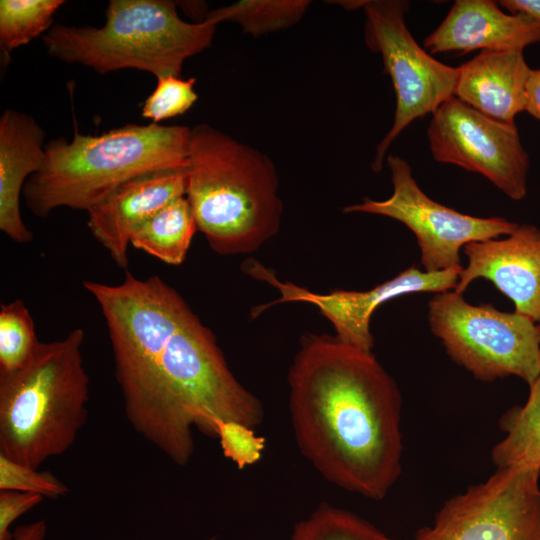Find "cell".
Listing matches in <instances>:
<instances>
[{"mask_svg": "<svg viewBox=\"0 0 540 540\" xmlns=\"http://www.w3.org/2000/svg\"><path fill=\"white\" fill-rule=\"evenodd\" d=\"M528 386L525 404L508 409L499 420L505 437L491 451L497 468L540 467V376Z\"/></svg>", "mask_w": 540, "mask_h": 540, "instance_id": "19", "label": "cell"}, {"mask_svg": "<svg viewBox=\"0 0 540 540\" xmlns=\"http://www.w3.org/2000/svg\"><path fill=\"white\" fill-rule=\"evenodd\" d=\"M290 540H394L358 515L320 504L294 525Z\"/></svg>", "mask_w": 540, "mask_h": 540, "instance_id": "22", "label": "cell"}, {"mask_svg": "<svg viewBox=\"0 0 540 540\" xmlns=\"http://www.w3.org/2000/svg\"><path fill=\"white\" fill-rule=\"evenodd\" d=\"M101 27L52 26L43 36L47 53L99 74L137 69L181 77L184 62L214 39L217 24L180 18L171 0H110Z\"/></svg>", "mask_w": 540, "mask_h": 540, "instance_id": "6", "label": "cell"}, {"mask_svg": "<svg viewBox=\"0 0 540 540\" xmlns=\"http://www.w3.org/2000/svg\"><path fill=\"white\" fill-rule=\"evenodd\" d=\"M190 132L184 125L127 124L50 140L42 168L24 186L25 204L40 218L60 207L88 211L136 176L187 167Z\"/></svg>", "mask_w": 540, "mask_h": 540, "instance_id": "4", "label": "cell"}, {"mask_svg": "<svg viewBox=\"0 0 540 540\" xmlns=\"http://www.w3.org/2000/svg\"><path fill=\"white\" fill-rule=\"evenodd\" d=\"M463 267L427 272L415 266L366 291L334 290L321 294L277 279L274 272L256 260H249L243 270L280 292V298L252 310L257 316L267 308L285 302H306L316 306L332 324L336 337L355 348L372 352L374 346L370 321L375 310L385 302L406 294L441 293L454 290Z\"/></svg>", "mask_w": 540, "mask_h": 540, "instance_id": "12", "label": "cell"}, {"mask_svg": "<svg viewBox=\"0 0 540 540\" xmlns=\"http://www.w3.org/2000/svg\"><path fill=\"white\" fill-rule=\"evenodd\" d=\"M34 321L20 299L0 307V373L23 367L37 347Z\"/></svg>", "mask_w": 540, "mask_h": 540, "instance_id": "23", "label": "cell"}, {"mask_svg": "<svg viewBox=\"0 0 540 540\" xmlns=\"http://www.w3.org/2000/svg\"><path fill=\"white\" fill-rule=\"evenodd\" d=\"M207 540H215V537H211V538H209V539H207Z\"/></svg>", "mask_w": 540, "mask_h": 540, "instance_id": "31", "label": "cell"}, {"mask_svg": "<svg viewBox=\"0 0 540 540\" xmlns=\"http://www.w3.org/2000/svg\"><path fill=\"white\" fill-rule=\"evenodd\" d=\"M427 136L437 162L483 175L514 201L526 196L530 160L515 124L487 117L453 96L432 114Z\"/></svg>", "mask_w": 540, "mask_h": 540, "instance_id": "11", "label": "cell"}, {"mask_svg": "<svg viewBox=\"0 0 540 540\" xmlns=\"http://www.w3.org/2000/svg\"><path fill=\"white\" fill-rule=\"evenodd\" d=\"M0 490L36 493L43 497L66 496L69 488L49 471L17 463L0 454Z\"/></svg>", "mask_w": 540, "mask_h": 540, "instance_id": "25", "label": "cell"}, {"mask_svg": "<svg viewBox=\"0 0 540 540\" xmlns=\"http://www.w3.org/2000/svg\"><path fill=\"white\" fill-rule=\"evenodd\" d=\"M194 77L183 79L177 76L157 78L152 93L144 100L141 115L152 123L160 122L185 114L197 101L194 90Z\"/></svg>", "mask_w": 540, "mask_h": 540, "instance_id": "24", "label": "cell"}, {"mask_svg": "<svg viewBox=\"0 0 540 540\" xmlns=\"http://www.w3.org/2000/svg\"><path fill=\"white\" fill-rule=\"evenodd\" d=\"M428 321L449 357L478 380L516 376L530 385L540 376V328L527 316L450 290L429 301Z\"/></svg>", "mask_w": 540, "mask_h": 540, "instance_id": "7", "label": "cell"}, {"mask_svg": "<svg viewBox=\"0 0 540 540\" xmlns=\"http://www.w3.org/2000/svg\"><path fill=\"white\" fill-rule=\"evenodd\" d=\"M524 111L540 121V68L530 71L525 87Z\"/></svg>", "mask_w": 540, "mask_h": 540, "instance_id": "28", "label": "cell"}, {"mask_svg": "<svg viewBox=\"0 0 540 540\" xmlns=\"http://www.w3.org/2000/svg\"><path fill=\"white\" fill-rule=\"evenodd\" d=\"M499 5L510 13H525L540 20V0H501Z\"/></svg>", "mask_w": 540, "mask_h": 540, "instance_id": "30", "label": "cell"}, {"mask_svg": "<svg viewBox=\"0 0 540 540\" xmlns=\"http://www.w3.org/2000/svg\"><path fill=\"white\" fill-rule=\"evenodd\" d=\"M84 339L75 328L61 340L40 341L23 367L0 373V454L38 469L74 444L88 418Z\"/></svg>", "mask_w": 540, "mask_h": 540, "instance_id": "5", "label": "cell"}, {"mask_svg": "<svg viewBox=\"0 0 540 540\" xmlns=\"http://www.w3.org/2000/svg\"><path fill=\"white\" fill-rule=\"evenodd\" d=\"M63 0H1L0 50L7 64L10 53L48 32Z\"/></svg>", "mask_w": 540, "mask_h": 540, "instance_id": "21", "label": "cell"}, {"mask_svg": "<svg viewBox=\"0 0 540 540\" xmlns=\"http://www.w3.org/2000/svg\"><path fill=\"white\" fill-rule=\"evenodd\" d=\"M538 325H539V328H540V323Z\"/></svg>", "mask_w": 540, "mask_h": 540, "instance_id": "32", "label": "cell"}, {"mask_svg": "<svg viewBox=\"0 0 540 540\" xmlns=\"http://www.w3.org/2000/svg\"><path fill=\"white\" fill-rule=\"evenodd\" d=\"M386 163L392 195L384 200L365 197L342 211L380 215L403 223L416 237L424 271L463 267L460 252L467 244L504 237L518 226L502 217L471 216L436 202L419 187L404 158L391 154L386 156Z\"/></svg>", "mask_w": 540, "mask_h": 540, "instance_id": "9", "label": "cell"}, {"mask_svg": "<svg viewBox=\"0 0 540 540\" xmlns=\"http://www.w3.org/2000/svg\"><path fill=\"white\" fill-rule=\"evenodd\" d=\"M95 300L126 416L173 463L190 462L193 428L217 439L219 422H263L261 401L234 376L214 333L159 276L139 279L126 270L120 284L99 287Z\"/></svg>", "mask_w": 540, "mask_h": 540, "instance_id": "1", "label": "cell"}, {"mask_svg": "<svg viewBox=\"0 0 540 540\" xmlns=\"http://www.w3.org/2000/svg\"><path fill=\"white\" fill-rule=\"evenodd\" d=\"M411 540H540V467L497 468L446 501Z\"/></svg>", "mask_w": 540, "mask_h": 540, "instance_id": "10", "label": "cell"}, {"mask_svg": "<svg viewBox=\"0 0 540 540\" xmlns=\"http://www.w3.org/2000/svg\"><path fill=\"white\" fill-rule=\"evenodd\" d=\"M187 182V167L151 171L124 182L87 211L91 234L118 267H128L133 233L171 201L186 196Z\"/></svg>", "mask_w": 540, "mask_h": 540, "instance_id": "14", "label": "cell"}, {"mask_svg": "<svg viewBox=\"0 0 540 540\" xmlns=\"http://www.w3.org/2000/svg\"><path fill=\"white\" fill-rule=\"evenodd\" d=\"M187 175L197 229L216 253L249 254L278 233L279 178L263 152L200 123L191 128Z\"/></svg>", "mask_w": 540, "mask_h": 540, "instance_id": "3", "label": "cell"}, {"mask_svg": "<svg viewBox=\"0 0 540 540\" xmlns=\"http://www.w3.org/2000/svg\"><path fill=\"white\" fill-rule=\"evenodd\" d=\"M198 231L186 196L176 198L144 222L132 235L130 245L169 265L186 258Z\"/></svg>", "mask_w": 540, "mask_h": 540, "instance_id": "18", "label": "cell"}, {"mask_svg": "<svg viewBox=\"0 0 540 540\" xmlns=\"http://www.w3.org/2000/svg\"><path fill=\"white\" fill-rule=\"evenodd\" d=\"M299 451L328 482L371 500L402 471V399L372 352L306 334L288 373Z\"/></svg>", "mask_w": 540, "mask_h": 540, "instance_id": "2", "label": "cell"}, {"mask_svg": "<svg viewBox=\"0 0 540 540\" xmlns=\"http://www.w3.org/2000/svg\"><path fill=\"white\" fill-rule=\"evenodd\" d=\"M457 68L454 97L496 121L515 124L531 71L523 51H481Z\"/></svg>", "mask_w": 540, "mask_h": 540, "instance_id": "17", "label": "cell"}, {"mask_svg": "<svg viewBox=\"0 0 540 540\" xmlns=\"http://www.w3.org/2000/svg\"><path fill=\"white\" fill-rule=\"evenodd\" d=\"M43 496L36 493L0 491V540H12L10 525L21 515L41 503Z\"/></svg>", "mask_w": 540, "mask_h": 540, "instance_id": "27", "label": "cell"}, {"mask_svg": "<svg viewBox=\"0 0 540 540\" xmlns=\"http://www.w3.org/2000/svg\"><path fill=\"white\" fill-rule=\"evenodd\" d=\"M46 132L30 115L5 109L0 116V230L16 243L33 234L20 212V195L45 159Z\"/></svg>", "mask_w": 540, "mask_h": 540, "instance_id": "16", "label": "cell"}, {"mask_svg": "<svg viewBox=\"0 0 540 540\" xmlns=\"http://www.w3.org/2000/svg\"><path fill=\"white\" fill-rule=\"evenodd\" d=\"M540 42V20L510 13L491 0H457L441 24L424 40L430 54L474 50L523 51Z\"/></svg>", "mask_w": 540, "mask_h": 540, "instance_id": "15", "label": "cell"}, {"mask_svg": "<svg viewBox=\"0 0 540 540\" xmlns=\"http://www.w3.org/2000/svg\"><path fill=\"white\" fill-rule=\"evenodd\" d=\"M408 7L402 0H357L356 9L365 14L366 46L380 54L396 97L393 124L371 163L375 172L405 128L454 96L457 68L436 60L416 42L405 23Z\"/></svg>", "mask_w": 540, "mask_h": 540, "instance_id": "8", "label": "cell"}, {"mask_svg": "<svg viewBox=\"0 0 540 540\" xmlns=\"http://www.w3.org/2000/svg\"><path fill=\"white\" fill-rule=\"evenodd\" d=\"M47 532L45 519L17 526L12 533V540H44Z\"/></svg>", "mask_w": 540, "mask_h": 540, "instance_id": "29", "label": "cell"}, {"mask_svg": "<svg viewBox=\"0 0 540 540\" xmlns=\"http://www.w3.org/2000/svg\"><path fill=\"white\" fill-rule=\"evenodd\" d=\"M463 252L467 265L455 292L486 279L513 302L514 311L540 323V228L518 224L509 235L469 243Z\"/></svg>", "mask_w": 540, "mask_h": 540, "instance_id": "13", "label": "cell"}, {"mask_svg": "<svg viewBox=\"0 0 540 540\" xmlns=\"http://www.w3.org/2000/svg\"><path fill=\"white\" fill-rule=\"evenodd\" d=\"M309 0H239L206 12L205 19L237 24L254 38L288 29L301 21Z\"/></svg>", "mask_w": 540, "mask_h": 540, "instance_id": "20", "label": "cell"}, {"mask_svg": "<svg viewBox=\"0 0 540 540\" xmlns=\"http://www.w3.org/2000/svg\"><path fill=\"white\" fill-rule=\"evenodd\" d=\"M217 439L223 455L240 470L256 464L265 449V438L254 428L238 421H222L217 425Z\"/></svg>", "mask_w": 540, "mask_h": 540, "instance_id": "26", "label": "cell"}]
</instances>
